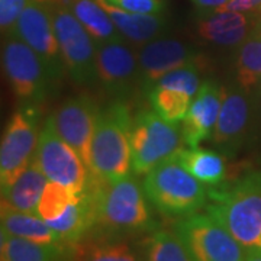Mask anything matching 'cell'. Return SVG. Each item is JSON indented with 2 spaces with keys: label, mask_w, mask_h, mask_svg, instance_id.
Here are the masks:
<instances>
[{
  "label": "cell",
  "mask_w": 261,
  "mask_h": 261,
  "mask_svg": "<svg viewBox=\"0 0 261 261\" xmlns=\"http://www.w3.org/2000/svg\"><path fill=\"white\" fill-rule=\"evenodd\" d=\"M254 125H257L261 135V87L254 92Z\"/></svg>",
  "instance_id": "obj_34"
},
{
  "label": "cell",
  "mask_w": 261,
  "mask_h": 261,
  "mask_svg": "<svg viewBox=\"0 0 261 261\" xmlns=\"http://www.w3.org/2000/svg\"><path fill=\"white\" fill-rule=\"evenodd\" d=\"M193 261H245L247 250L211 214L185 216L174 225Z\"/></svg>",
  "instance_id": "obj_7"
},
{
  "label": "cell",
  "mask_w": 261,
  "mask_h": 261,
  "mask_svg": "<svg viewBox=\"0 0 261 261\" xmlns=\"http://www.w3.org/2000/svg\"><path fill=\"white\" fill-rule=\"evenodd\" d=\"M214 12H240L261 15V0H231L229 3Z\"/></svg>",
  "instance_id": "obj_32"
},
{
  "label": "cell",
  "mask_w": 261,
  "mask_h": 261,
  "mask_svg": "<svg viewBox=\"0 0 261 261\" xmlns=\"http://www.w3.org/2000/svg\"><path fill=\"white\" fill-rule=\"evenodd\" d=\"M99 108L87 96H77L65 100L51 115L57 132L68 142L84 164L90 170L92 164V141Z\"/></svg>",
  "instance_id": "obj_15"
},
{
  "label": "cell",
  "mask_w": 261,
  "mask_h": 261,
  "mask_svg": "<svg viewBox=\"0 0 261 261\" xmlns=\"http://www.w3.org/2000/svg\"><path fill=\"white\" fill-rule=\"evenodd\" d=\"M2 232L38 244H64L58 233L39 216L2 207Z\"/></svg>",
  "instance_id": "obj_22"
},
{
  "label": "cell",
  "mask_w": 261,
  "mask_h": 261,
  "mask_svg": "<svg viewBox=\"0 0 261 261\" xmlns=\"http://www.w3.org/2000/svg\"><path fill=\"white\" fill-rule=\"evenodd\" d=\"M31 0H0V27L3 37L15 34L16 23Z\"/></svg>",
  "instance_id": "obj_30"
},
{
  "label": "cell",
  "mask_w": 261,
  "mask_h": 261,
  "mask_svg": "<svg viewBox=\"0 0 261 261\" xmlns=\"http://www.w3.org/2000/svg\"><path fill=\"white\" fill-rule=\"evenodd\" d=\"M67 244H38L2 232L0 261H65Z\"/></svg>",
  "instance_id": "obj_24"
},
{
  "label": "cell",
  "mask_w": 261,
  "mask_h": 261,
  "mask_svg": "<svg viewBox=\"0 0 261 261\" xmlns=\"http://www.w3.org/2000/svg\"><path fill=\"white\" fill-rule=\"evenodd\" d=\"M67 245L80 243L92 232L96 224V211L90 190L86 187L74 203L68 206L58 218L47 222Z\"/></svg>",
  "instance_id": "obj_20"
},
{
  "label": "cell",
  "mask_w": 261,
  "mask_h": 261,
  "mask_svg": "<svg viewBox=\"0 0 261 261\" xmlns=\"http://www.w3.org/2000/svg\"><path fill=\"white\" fill-rule=\"evenodd\" d=\"M132 119L128 106L122 100L99 111L92 141L90 171L94 177L111 183L129 176Z\"/></svg>",
  "instance_id": "obj_3"
},
{
  "label": "cell",
  "mask_w": 261,
  "mask_h": 261,
  "mask_svg": "<svg viewBox=\"0 0 261 261\" xmlns=\"http://www.w3.org/2000/svg\"><path fill=\"white\" fill-rule=\"evenodd\" d=\"M138 56V84L144 92L161 77L180 67L197 63V51L186 42L174 38H155L141 45Z\"/></svg>",
  "instance_id": "obj_13"
},
{
  "label": "cell",
  "mask_w": 261,
  "mask_h": 261,
  "mask_svg": "<svg viewBox=\"0 0 261 261\" xmlns=\"http://www.w3.org/2000/svg\"><path fill=\"white\" fill-rule=\"evenodd\" d=\"M142 186L152 206L166 216L185 218L196 214L209 197L205 185L193 177L176 155L149 170Z\"/></svg>",
  "instance_id": "obj_4"
},
{
  "label": "cell",
  "mask_w": 261,
  "mask_h": 261,
  "mask_svg": "<svg viewBox=\"0 0 261 261\" xmlns=\"http://www.w3.org/2000/svg\"><path fill=\"white\" fill-rule=\"evenodd\" d=\"M49 181L44 171L32 159L29 166L10 186L2 189V207L37 215L38 203Z\"/></svg>",
  "instance_id": "obj_19"
},
{
  "label": "cell",
  "mask_w": 261,
  "mask_h": 261,
  "mask_svg": "<svg viewBox=\"0 0 261 261\" xmlns=\"http://www.w3.org/2000/svg\"><path fill=\"white\" fill-rule=\"evenodd\" d=\"M96 71L108 93L123 97L138 83V56L123 39L96 44Z\"/></svg>",
  "instance_id": "obj_14"
},
{
  "label": "cell",
  "mask_w": 261,
  "mask_h": 261,
  "mask_svg": "<svg viewBox=\"0 0 261 261\" xmlns=\"http://www.w3.org/2000/svg\"><path fill=\"white\" fill-rule=\"evenodd\" d=\"M151 108L163 119L170 123L178 125L186 118L193 97L183 90L168 87L163 84H154L148 92Z\"/></svg>",
  "instance_id": "obj_27"
},
{
  "label": "cell",
  "mask_w": 261,
  "mask_h": 261,
  "mask_svg": "<svg viewBox=\"0 0 261 261\" xmlns=\"http://www.w3.org/2000/svg\"><path fill=\"white\" fill-rule=\"evenodd\" d=\"M222 106V86L205 80L192 100L186 118L181 122L185 144L196 148L200 142L211 140Z\"/></svg>",
  "instance_id": "obj_16"
},
{
  "label": "cell",
  "mask_w": 261,
  "mask_h": 261,
  "mask_svg": "<svg viewBox=\"0 0 261 261\" xmlns=\"http://www.w3.org/2000/svg\"><path fill=\"white\" fill-rule=\"evenodd\" d=\"M34 160L49 181L60 183L75 193L84 192L92 177V171L77 151L57 132L51 115L39 132Z\"/></svg>",
  "instance_id": "obj_9"
},
{
  "label": "cell",
  "mask_w": 261,
  "mask_h": 261,
  "mask_svg": "<svg viewBox=\"0 0 261 261\" xmlns=\"http://www.w3.org/2000/svg\"><path fill=\"white\" fill-rule=\"evenodd\" d=\"M183 145L181 129L154 111H142L132 119L130 155L135 174L145 176L161 161L176 155Z\"/></svg>",
  "instance_id": "obj_5"
},
{
  "label": "cell",
  "mask_w": 261,
  "mask_h": 261,
  "mask_svg": "<svg viewBox=\"0 0 261 261\" xmlns=\"http://www.w3.org/2000/svg\"><path fill=\"white\" fill-rule=\"evenodd\" d=\"M245 261H261V251H252L247 254Z\"/></svg>",
  "instance_id": "obj_35"
},
{
  "label": "cell",
  "mask_w": 261,
  "mask_h": 261,
  "mask_svg": "<svg viewBox=\"0 0 261 261\" xmlns=\"http://www.w3.org/2000/svg\"><path fill=\"white\" fill-rule=\"evenodd\" d=\"M49 6L65 71L74 83H93L97 80L94 39L63 0L49 2Z\"/></svg>",
  "instance_id": "obj_8"
},
{
  "label": "cell",
  "mask_w": 261,
  "mask_h": 261,
  "mask_svg": "<svg viewBox=\"0 0 261 261\" xmlns=\"http://www.w3.org/2000/svg\"><path fill=\"white\" fill-rule=\"evenodd\" d=\"M261 22V15L240 12H207L199 20L202 39L218 47L237 48Z\"/></svg>",
  "instance_id": "obj_17"
},
{
  "label": "cell",
  "mask_w": 261,
  "mask_h": 261,
  "mask_svg": "<svg viewBox=\"0 0 261 261\" xmlns=\"http://www.w3.org/2000/svg\"><path fill=\"white\" fill-rule=\"evenodd\" d=\"M178 163L206 186H219L225 180V157L219 151L183 148L176 154Z\"/></svg>",
  "instance_id": "obj_23"
},
{
  "label": "cell",
  "mask_w": 261,
  "mask_h": 261,
  "mask_svg": "<svg viewBox=\"0 0 261 261\" xmlns=\"http://www.w3.org/2000/svg\"><path fill=\"white\" fill-rule=\"evenodd\" d=\"M80 197V193L63 186L56 181H48L45 190L38 203L37 216L45 222L53 221L64 212L65 209Z\"/></svg>",
  "instance_id": "obj_29"
},
{
  "label": "cell",
  "mask_w": 261,
  "mask_h": 261,
  "mask_svg": "<svg viewBox=\"0 0 261 261\" xmlns=\"http://www.w3.org/2000/svg\"><path fill=\"white\" fill-rule=\"evenodd\" d=\"M2 65L13 94L22 105H38L56 80L45 61L15 35L3 37Z\"/></svg>",
  "instance_id": "obj_6"
},
{
  "label": "cell",
  "mask_w": 261,
  "mask_h": 261,
  "mask_svg": "<svg viewBox=\"0 0 261 261\" xmlns=\"http://www.w3.org/2000/svg\"><path fill=\"white\" fill-rule=\"evenodd\" d=\"M235 80L245 92H257L261 87V22L235 51Z\"/></svg>",
  "instance_id": "obj_21"
},
{
  "label": "cell",
  "mask_w": 261,
  "mask_h": 261,
  "mask_svg": "<svg viewBox=\"0 0 261 261\" xmlns=\"http://www.w3.org/2000/svg\"><path fill=\"white\" fill-rule=\"evenodd\" d=\"M87 189L96 211L93 235L122 238L154 228L148 197L137 178L126 176L109 183L92 174Z\"/></svg>",
  "instance_id": "obj_1"
},
{
  "label": "cell",
  "mask_w": 261,
  "mask_h": 261,
  "mask_svg": "<svg viewBox=\"0 0 261 261\" xmlns=\"http://www.w3.org/2000/svg\"><path fill=\"white\" fill-rule=\"evenodd\" d=\"M71 9L75 18L82 22L86 31L90 34L96 44L123 39L119 31L116 29L112 19L106 13V10L96 0H63Z\"/></svg>",
  "instance_id": "obj_26"
},
{
  "label": "cell",
  "mask_w": 261,
  "mask_h": 261,
  "mask_svg": "<svg viewBox=\"0 0 261 261\" xmlns=\"http://www.w3.org/2000/svg\"><path fill=\"white\" fill-rule=\"evenodd\" d=\"M147 261H193L177 233L157 231L147 244Z\"/></svg>",
  "instance_id": "obj_28"
},
{
  "label": "cell",
  "mask_w": 261,
  "mask_h": 261,
  "mask_svg": "<svg viewBox=\"0 0 261 261\" xmlns=\"http://www.w3.org/2000/svg\"><path fill=\"white\" fill-rule=\"evenodd\" d=\"M37 105H22L8 122L0 145V187L10 186L28 167L39 140Z\"/></svg>",
  "instance_id": "obj_10"
},
{
  "label": "cell",
  "mask_w": 261,
  "mask_h": 261,
  "mask_svg": "<svg viewBox=\"0 0 261 261\" xmlns=\"http://www.w3.org/2000/svg\"><path fill=\"white\" fill-rule=\"evenodd\" d=\"M73 261H141V258L121 238L92 235L74 244Z\"/></svg>",
  "instance_id": "obj_25"
},
{
  "label": "cell",
  "mask_w": 261,
  "mask_h": 261,
  "mask_svg": "<svg viewBox=\"0 0 261 261\" xmlns=\"http://www.w3.org/2000/svg\"><path fill=\"white\" fill-rule=\"evenodd\" d=\"M207 214L215 216L247 252L261 251V171L211 187Z\"/></svg>",
  "instance_id": "obj_2"
},
{
  "label": "cell",
  "mask_w": 261,
  "mask_h": 261,
  "mask_svg": "<svg viewBox=\"0 0 261 261\" xmlns=\"http://www.w3.org/2000/svg\"><path fill=\"white\" fill-rule=\"evenodd\" d=\"M254 125V97L238 84L222 86V106L211 141L216 151L226 159L235 157L247 140Z\"/></svg>",
  "instance_id": "obj_11"
},
{
  "label": "cell",
  "mask_w": 261,
  "mask_h": 261,
  "mask_svg": "<svg viewBox=\"0 0 261 261\" xmlns=\"http://www.w3.org/2000/svg\"><path fill=\"white\" fill-rule=\"evenodd\" d=\"M13 35L27 42L45 61L56 80L63 75L65 65L53 22L49 2L31 0L19 18Z\"/></svg>",
  "instance_id": "obj_12"
},
{
  "label": "cell",
  "mask_w": 261,
  "mask_h": 261,
  "mask_svg": "<svg viewBox=\"0 0 261 261\" xmlns=\"http://www.w3.org/2000/svg\"><path fill=\"white\" fill-rule=\"evenodd\" d=\"M196 8L203 12H214V10L222 8L224 5L229 3L231 0H190Z\"/></svg>",
  "instance_id": "obj_33"
},
{
  "label": "cell",
  "mask_w": 261,
  "mask_h": 261,
  "mask_svg": "<svg viewBox=\"0 0 261 261\" xmlns=\"http://www.w3.org/2000/svg\"><path fill=\"white\" fill-rule=\"evenodd\" d=\"M109 3L115 5L128 12L135 13H147V15H161L166 10L164 0H108Z\"/></svg>",
  "instance_id": "obj_31"
},
{
  "label": "cell",
  "mask_w": 261,
  "mask_h": 261,
  "mask_svg": "<svg viewBox=\"0 0 261 261\" xmlns=\"http://www.w3.org/2000/svg\"><path fill=\"white\" fill-rule=\"evenodd\" d=\"M96 2L106 10V13L112 19L122 38L132 44L144 45L149 41L155 39L167 28V19L163 13L161 15L135 13V12H128L121 8H116L108 0H96Z\"/></svg>",
  "instance_id": "obj_18"
}]
</instances>
